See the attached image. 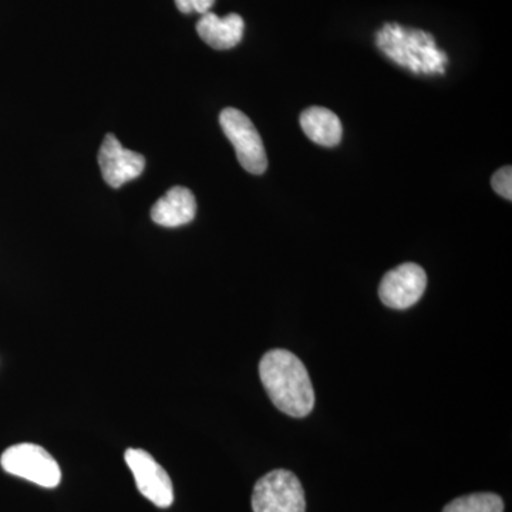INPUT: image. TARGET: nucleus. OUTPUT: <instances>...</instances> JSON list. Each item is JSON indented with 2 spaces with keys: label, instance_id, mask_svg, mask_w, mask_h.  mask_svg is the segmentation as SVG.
Listing matches in <instances>:
<instances>
[{
  "label": "nucleus",
  "instance_id": "obj_1",
  "mask_svg": "<svg viewBox=\"0 0 512 512\" xmlns=\"http://www.w3.org/2000/svg\"><path fill=\"white\" fill-rule=\"evenodd\" d=\"M259 376L276 409L302 419L315 407L311 377L298 356L284 349L265 353L259 363Z\"/></svg>",
  "mask_w": 512,
  "mask_h": 512
},
{
  "label": "nucleus",
  "instance_id": "obj_2",
  "mask_svg": "<svg viewBox=\"0 0 512 512\" xmlns=\"http://www.w3.org/2000/svg\"><path fill=\"white\" fill-rule=\"evenodd\" d=\"M376 45L392 62L414 74L446 73V52L437 46L434 36L424 30L386 23L376 33Z\"/></svg>",
  "mask_w": 512,
  "mask_h": 512
},
{
  "label": "nucleus",
  "instance_id": "obj_3",
  "mask_svg": "<svg viewBox=\"0 0 512 512\" xmlns=\"http://www.w3.org/2000/svg\"><path fill=\"white\" fill-rule=\"evenodd\" d=\"M6 473L45 488H56L62 481V470L52 454L32 443L9 447L0 457Z\"/></svg>",
  "mask_w": 512,
  "mask_h": 512
},
{
  "label": "nucleus",
  "instance_id": "obj_4",
  "mask_svg": "<svg viewBox=\"0 0 512 512\" xmlns=\"http://www.w3.org/2000/svg\"><path fill=\"white\" fill-rule=\"evenodd\" d=\"M254 512H305V491L288 470H274L259 478L252 493Z\"/></svg>",
  "mask_w": 512,
  "mask_h": 512
},
{
  "label": "nucleus",
  "instance_id": "obj_5",
  "mask_svg": "<svg viewBox=\"0 0 512 512\" xmlns=\"http://www.w3.org/2000/svg\"><path fill=\"white\" fill-rule=\"evenodd\" d=\"M220 124L225 136L234 146L242 168L251 174H264L268 168L264 141L247 114L229 107L222 110Z\"/></svg>",
  "mask_w": 512,
  "mask_h": 512
},
{
  "label": "nucleus",
  "instance_id": "obj_6",
  "mask_svg": "<svg viewBox=\"0 0 512 512\" xmlns=\"http://www.w3.org/2000/svg\"><path fill=\"white\" fill-rule=\"evenodd\" d=\"M128 468L133 473L138 491L160 508H168L174 501V488L167 471L141 448H128L124 454Z\"/></svg>",
  "mask_w": 512,
  "mask_h": 512
},
{
  "label": "nucleus",
  "instance_id": "obj_7",
  "mask_svg": "<svg viewBox=\"0 0 512 512\" xmlns=\"http://www.w3.org/2000/svg\"><path fill=\"white\" fill-rule=\"evenodd\" d=\"M426 288V271L420 265L406 262L384 275L379 298L389 308L407 309L420 301Z\"/></svg>",
  "mask_w": 512,
  "mask_h": 512
},
{
  "label": "nucleus",
  "instance_id": "obj_8",
  "mask_svg": "<svg viewBox=\"0 0 512 512\" xmlns=\"http://www.w3.org/2000/svg\"><path fill=\"white\" fill-rule=\"evenodd\" d=\"M99 164L104 181L111 188H120L143 174L146 158L136 151L127 150L116 136L107 134L100 147Z\"/></svg>",
  "mask_w": 512,
  "mask_h": 512
},
{
  "label": "nucleus",
  "instance_id": "obj_9",
  "mask_svg": "<svg viewBox=\"0 0 512 512\" xmlns=\"http://www.w3.org/2000/svg\"><path fill=\"white\" fill-rule=\"evenodd\" d=\"M197 215V200L188 188L174 187L151 208V218L165 228L183 227Z\"/></svg>",
  "mask_w": 512,
  "mask_h": 512
},
{
  "label": "nucleus",
  "instance_id": "obj_10",
  "mask_svg": "<svg viewBox=\"0 0 512 512\" xmlns=\"http://www.w3.org/2000/svg\"><path fill=\"white\" fill-rule=\"evenodd\" d=\"M245 22L238 13H229L225 18L207 12L197 23L201 39L212 49L228 50L239 45L244 37Z\"/></svg>",
  "mask_w": 512,
  "mask_h": 512
},
{
  "label": "nucleus",
  "instance_id": "obj_11",
  "mask_svg": "<svg viewBox=\"0 0 512 512\" xmlns=\"http://www.w3.org/2000/svg\"><path fill=\"white\" fill-rule=\"evenodd\" d=\"M301 127L313 143L336 147L342 141L343 127L339 117L325 107H311L301 114Z\"/></svg>",
  "mask_w": 512,
  "mask_h": 512
},
{
  "label": "nucleus",
  "instance_id": "obj_12",
  "mask_svg": "<svg viewBox=\"0 0 512 512\" xmlns=\"http://www.w3.org/2000/svg\"><path fill=\"white\" fill-rule=\"evenodd\" d=\"M443 512H504V501L493 493L464 495L448 503Z\"/></svg>",
  "mask_w": 512,
  "mask_h": 512
},
{
  "label": "nucleus",
  "instance_id": "obj_13",
  "mask_svg": "<svg viewBox=\"0 0 512 512\" xmlns=\"http://www.w3.org/2000/svg\"><path fill=\"white\" fill-rule=\"evenodd\" d=\"M491 187L505 200H512V168L503 167L491 178Z\"/></svg>",
  "mask_w": 512,
  "mask_h": 512
},
{
  "label": "nucleus",
  "instance_id": "obj_14",
  "mask_svg": "<svg viewBox=\"0 0 512 512\" xmlns=\"http://www.w3.org/2000/svg\"><path fill=\"white\" fill-rule=\"evenodd\" d=\"M215 0H175L178 10L183 13L197 12L204 15V13L210 12L212 6H214Z\"/></svg>",
  "mask_w": 512,
  "mask_h": 512
}]
</instances>
